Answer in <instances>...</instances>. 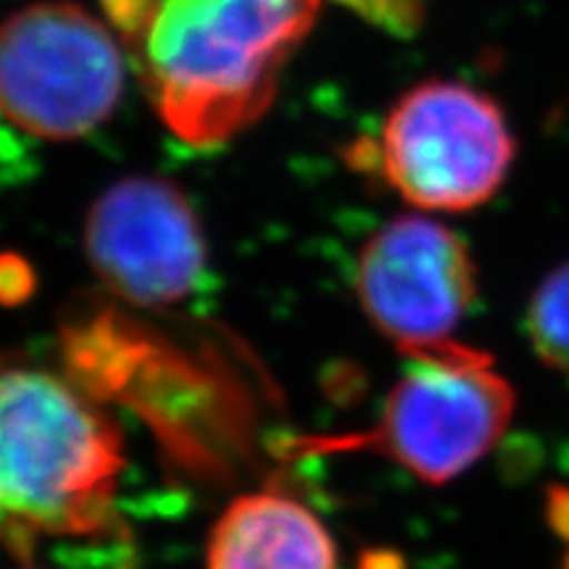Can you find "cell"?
I'll return each mask as SVG.
<instances>
[{"label": "cell", "mask_w": 569, "mask_h": 569, "mask_svg": "<svg viewBox=\"0 0 569 569\" xmlns=\"http://www.w3.org/2000/svg\"><path fill=\"white\" fill-rule=\"evenodd\" d=\"M319 9L322 0H148L127 40L163 127L193 148L253 127Z\"/></svg>", "instance_id": "1"}, {"label": "cell", "mask_w": 569, "mask_h": 569, "mask_svg": "<svg viewBox=\"0 0 569 569\" xmlns=\"http://www.w3.org/2000/svg\"><path fill=\"white\" fill-rule=\"evenodd\" d=\"M124 469L119 427L59 377L6 369L0 380L3 538L30 561L40 538H106L119 530Z\"/></svg>", "instance_id": "2"}, {"label": "cell", "mask_w": 569, "mask_h": 569, "mask_svg": "<svg viewBox=\"0 0 569 569\" xmlns=\"http://www.w3.org/2000/svg\"><path fill=\"white\" fill-rule=\"evenodd\" d=\"M411 369L388 393L380 419L361 432L301 438L293 453H380L427 486H446L501 440L517 396L493 359L448 340L409 356Z\"/></svg>", "instance_id": "3"}, {"label": "cell", "mask_w": 569, "mask_h": 569, "mask_svg": "<svg viewBox=\"0 0 569 569\" xmlns=\"http://www.w3.org/2000/svg\"><path fill=\"white\" fill-rule=\"evenodd\" d=\"M127 67L117 34L71 0H34L0 32V109L40 140H80L111 119Z\"/></svg>", "instance_id": "4"}, {"label": "cell", "mask_w": 569, "mask_h": 569, "mask_svg": "<svg viewBox=\"0 0 569 569\" xmlns=\"http://www.w3.org/2000/svg\"><path fill=\"white\" fill-rule=\"evenodd\" d=\"M515 156V132L498 101L457 80L403 92L377 140L382 177L419 211L480 209L507 182Z\"/></svg>", "instance_id": "5"}, {"label": "cell", "mask_w": 569, "mask_h": 569, "mask_svg": "<svg viewBox=\"0 0 569 569\" xmlns=\"http://www.w3.org/2000/svg\"><path fill=\"white\" fill-rule=\"evenodd\" d=\"M82 248L106 290L140 309L184 301L209 259L188 196L174 182L146 174L124 177L92 201Z\"/></svg>", "instance_id": "6"}, {"label": "cell", "mask_w": 569, "mask_h": 569, "mask_svg": "<svg viewBox=\"0 0 569 569\" xmlns=\"http://www.w3.org/2000/svg\"><path fill=\"white\" fill-rule=\"evenodd\" d=\"M356 296L377 332L409 359L453 340L478 298V267L451 227L407 213L361 248Z\"/></svg>", "instance_id": "7"}, {"label": "cell", "mask_w": 569, "mask_h": 569, "mask_svg": "<svg viewBox=\"0 0 569 569\" xmlns=\"http://www.w3.org/2000/svg\"><path fill=\"white\" fill-rule=\"evenodd\" d=\"M336 540L315 511L280 493L234 498L211 528L206 569H336Z\"/></svg>", "instance_id": "8"}, {"label": "cell", "mask_w": 569, "mask_h": 569, "mask_svg": "<svg viewBox=\"0 0 569 569\" xmlns=\"http://www.w3.org/2000/svg\"><path fill=\"white\" fill-rule=\"evenodd\" d=\"M525 322L538 359L569 377V261L538 284Z\"/></svg>", "instance_id": "9"}, {"label": "cell", "mask_w": 569, "mask_h": 569, "mask_svg": "<svg viewBox=\"0 0 569 569\" xmlns=\"http://www.w3.org/2000/svg\"><path fill=\"white\" fill-rule=\"evenodd\" d=\"M0 288H3V301L6 303H19L32 293L34 288V274L27 267L24 259H17L13 253L3 256V267H0Z\"/></svg>", "instance_id": "10"}, {"label": "cell", "mask_w": 569, "mask_h": 569, "mask_svg": "<svg viewBox=\"0 0 569 569\" xmlns=\"http://www.w3.org/2000/svg\"><path fill=\"white\" fill-rule=\"evenodd\" d=\"M549 525L557 536L569 543V488L553 486L549 490Z\"/></svg>", "instance_id": "11"}, {"label": "cell", "mask_w": 569, "mask_h": 569, "mask_svg": "<svg viewBox=\"0 0 569 569\" xmlns=\"http://www.w3.org/2000/svg\"><path fill=\"white\" fill-rule=\"evenodd\" d=\"M565 569H569V553H567V559H565Z\"/></svg>", "instance_id": "12"}]
</instances>
